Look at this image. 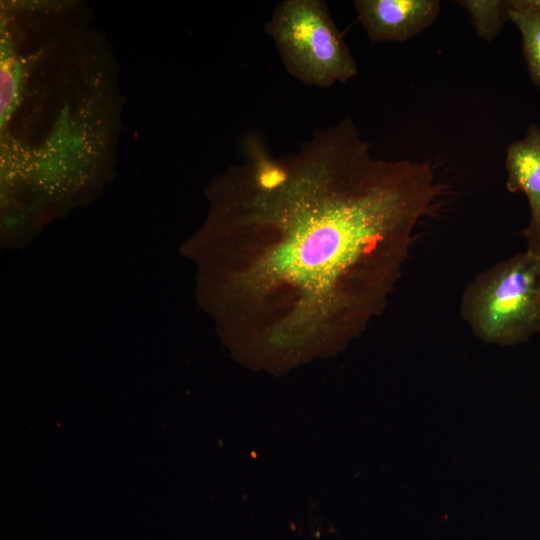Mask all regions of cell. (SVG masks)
<instances>
[{"label":"cell","mask_w":540,"mask_h":540,"mask_svg":"<svg viewBox=\"0 0 540 540\" xmlns=\"http://www.w3.org/2000/svg\"><path fill=\"white\" fill-rule=\"evenodd\" d=\"M264 30L287 72L316 87L345 83L357 75V63L323 0H284Z\"/></svg>","instance_id":"3957f363"},{"label":"cell","mask_w":540,"mask_h":540,"mask_svg":"<svg viewBox=\"0 0 540 540\" xmlns=\"http://www.w3.org/2000/svg\"><path fill=\"white\" fill-rule=\"evenodd\" d=\"M505 165L508 191L525 194L530 220L523 231L527 251L540 256V128L532 124L524 138L510 144Z\"/></svg>","instance_id":"5b68a950"},{"label":"cell","mask_w":540,"mask_h":540,"mask_svg":"<svg viewBox=\"0 0 540 540\" xmlns=\"http://www.w3.org/2000/svg\"><path fill=\"white\" fill-rule=\"evenodd\" d=\"M510 11L517 13H540V0H509Z\"/></svg>","instance_id":"9c48e42d"},{"label":"cell","mask_w":540,"mask_h":540,"mask_svg":"<svg viewBox=\"0 0 540 540\" xmlns=\"http://www.w3.org/2000/svg\"><path fill=\"white\" fill-rule=\"evenodd\" d=\"M471 17L477 35L485 41L493 40L509 20V0L457 1Z\"/></svg>","instance_id":"8992f818"},{"label":"cell","mask_w":540,"mask_h":540,"mask_svg":"<svg viewBox=\"0 0 540 540\" xmlns=\"http://www.w3.org/2000/svg\"><path fill=\"white\" fill-rule=\"evenodd\" d=\"M19 67L15 62H6L1 70V116L6 119L14 107L18 89Z\"/></svg>","instance_id":"ba28073f"},{"label":"cell","mask_w":540,"mask_h":540,"mask_svg":"<svg viewBox=\"0 0 540 540\" xmlns=\"http://www.w3.org/2000/svg\"><path fill=\"white\" fill-rule=\"evenodd\" d=\"M244 148L210 229L229 341L269 369L338 352L383 313L443 187L427 162L374 157L349 117L282 156Z\"/></svg>","instance_id":"6da1fadb"},{"label":"cell","mask_w":540,"mask_h":540,"mask_svg":"<svg viewBox=\"0 0 540 540\" xmlns=\"http://www.w3.org/2000/svg\"><path fill=\"white\" fill-rule=\"evenodd\" d=\"M461 317L487 343L512 346L540 332V256L517 253L464 289Z\"/></svg>","instance_id":"7a4b0ae2"},{"label":"cell","mask_w":540,"mask_h":540,"mask_svg":"<svg viewBox=\"0 0 540 540\" xmlns=\"http://www.w3.org/2000/svg\"><path fill=\"white\" fill-rule=\"evenodd\" d=\"M509 20L518 28L528 72L533 83L540 87V13L510 11Z\"/></svg>","instance_id":"52a82bcc"},{"label":"cell","mask_w":540,"mask_h":540,"mask_svg":"<svg viewBox=\"0 0 540 540\" xmlns=\"http://www.w3.org/2000/svg\"><path fill=\"white\" fill-rule=\"evenodd\" d=\"M358 20L372 41H406L431 26L437 0H356Z\"/></svg>","instance_id":"277c9868"}]
</instances>
